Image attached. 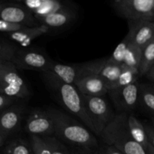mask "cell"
Wrapping results in <instances>:
<instances>
[{"label":"cell","instance_id":"obj_8","mask_svg":"<svg viewBox=\"0 0 154 154\" xmlns=\"http://www.w3.org/2000/svg\"><path fill=\"white\" fill-rule=\"evenodd\" d=\"M140 84L135 82L121 88L108 90L116 108L120 113H127L135 109L139 103Z\"/></svg>","mask_w":154,"mask_h":154},{"label":"cell","instance_id":"obj_38","mask_svg":"<svg viewBox=\"0 0 154 154\" xmlns=\"http://www.w3.org/2000/svg\"><path fill=\"white\" fill-rule=\"evenodd\" d=\"M151 87H152V88H153V90H154V84H153V85H151Z\"/></svg>","mask_w":154,"mask_h":154},{"label":"cell","instance_id":"obj_28","mask_svg":"<svg viewBox=\"0 0 154 154\" xmlns=\"http://www.w3.org/2000/svg\"><path fill=\"white\" fill-rule=\"evenodd\" d=\"M17 50L9 44L0 42V58L4 61L11 62L14 57Z\"/></svg>","mask_w":154,"mask_h":154},{"label":"cell","instance_id":"obj_14","mask_svg":"<svg viewBox=\"0 0 154 154\" xmlns=\"http://www.w3.org/2000/svg\"><path fill=\"white\" fill-rule=\"evenodd\" d=\"M74 85L81 95L85 96H104L108 92L105 81L93 75L79 77Z\"/></svg>","mask_w":154,"mask_h":154},{"label":"cell","instance_id":"obj_16","mask_svg":"<svg viewBox=\"0 0 154 154\" xmlns=\"http://www.w3.org/2000/svg\"><path fill=\"white\" fill-rule=\"evenodd\" d=\"M0 84L29 90L23 78L18 73L12 62H0Z\"/></svg>","mask_w":154,"mask_h":154},{"label":"cell","instance_id":"obj_10","mask_svg":"<svg viewBox=\"0 0 154 154\" xmlns=\"http://www.w3.org/2000/svg\"><path fill=\"white\" fill-rule=\"evenodd\" d=\"M26 129L31 135L52 136L54 135V123L47 110L33 109L26 119Z\"/></svg>","mask_w":154,"mask_h":154},{"label":"cell","instance_id":"obj_15","mask_svg":"<svg viewBox=\"0 0 154 154\" xmlns=\"http://www.w3.org/2000/svg\"><path fill=\"white\" fill-rule=\"evenodd\" d=\"M23 113V107L14 106L6 109L0 114V134L5 138L17 130Z\"/></svg>","mask_w":154,"mask_h":154},{"label":"cell","instance_id":"obj_26","mask_svg":"<svg viewBox=\"0 0 154 154\" xmlns=\"http://www.w3.org/2000/svg\"><path fill=\"white\" fill-rule=\"evenodd\" d=\"M42 138L49 146L51 154H70L66 144L55 136H45Z\"/></svg>","mask_w":154,"mask_h":154},{"label":"cell","instance_id":"obj_24","mask_svg":"<svg viewBox=\"0 0 154 154\" xmlns=\"http://www.w3.org/2000/svg\"><path fill=\"white\" fill-rule=\"evenodd\" d=\"M129 43H130V41H129V38L126 36L124 39L117 45V47L113 52L112 55L108 59V61L116 65H120V66L123 65L124 63L125 57H126V51H127Z\"/></svg>","mask_w":154,"mask_h":154},{"label":"cell","instance_id":"obj_21","mask_svg":"<svg viewBox=\"0 0 154 154\" xmlns=\"http://www.w3.org/2000/svg\"><path fill=\"white\" fill-rule=\"evenodd\" d=\"M142 57V49L132 43H129L125 57L123 66L139 71Z\"/></svg>","mask_w":154,"mask_h":154},{"label":"cell","instance_id":"obj_17","mask_svg":"<svg viewBox=\"0 0 154 154\" xmlns=\"http://www.w3.org/2000/svg\"><path fill=\"white\" fill-rule=\"evenodd\" d=\"M75 17V12L73 7L70 6L38 20V22L41 25L46 26L49 29H60L70 23Z\"/></svg>","mask_w":154,"mask_h":154},{"label":"cell","instance_id":"obj_40","mask_svg":"<svg viewBox=\"0 0 154 154\" xmlns=\"http://www.w3.org/2000/svg\"><path fill=\"white\" fill-rule=\"evenodd\" d=\"M1 5H2V3H1V2H0V6H1Z\"/></svg>","mask_w":154,"mask_h":154},{"label":"cell","instance_id":"obj_23","mask_svg":"<svg viewBox=\"0 0 154 154\" xmlns=\"http://www.w3.org/2000/svg\"><path fill=\"white\" fill-rule=\"evenodd\" d=\"M139 103L154 114V90L151 86L140 84Z\"/></svg>","mask_w":154,"mask_h":154},{"label":"cell","instance_id":"obj_30","mask_svg":"<svg viewBox=\"0 0 154 154\" xmlns=\"http://www.w3.org/2000/svg\"><path fill=\"white\" fill-rule=\"evenodd\" d=\"M17 100H19V99L8 97V96H5V95L0 94V110L2 109V108H6V107L11 105V104H13L14 102H16V101Z\"/></svg>","mask_w":154,"mask_h":154},{"label":"cell","instance_id":"obj_18","mask_svg":"<svg viewBox=\"0 0 154 154\" xmlns=\"http://www.w3.org/2000/svg\"><path fill=\"white\" fill-rule=\"evenodd\" d=\"M49 28L46 26L41 25L36 27H26L25 29L8 33V36L11 40L19 44L23 47H27L31 45L33 40L46 34Z\"/></svg>","mask_w":154,"mask_h":154},{"label":"cell","instance_id":"obj_31","mask_svg":"<svg viewBox=\"0 0 154 154\" xmlns=\"http://www.w3.org/2000/svg\"><path fill=\"white\" fill-rule=\"evenodd\" d=\"M144 127L146 129V133H147L149 144L154 147V127L148 124H144Z\"/></svg>","mask_w":154,"mask_h":154},{"label":"cell","instance_id":"obj_39","mask_svg":"<svg viewBox=\"0 0 154 154\" xmlns=\"http://www.w3.org/2000/svg\"><path fill=\"white\" fill-rule=\"evenodd\" d=\"M2 61H4V60H2L1 58H0V62H2Z\"/></svg>","mask_w":154,"mask_h":154},{"label":"cell","instance_id":"obj_33","mask_svg":"<svg viewBox=\"0 0 154 154\" xmlns=\"http://www.w3.org/2000/svg\"><path fill=\"white\" fill-rule=\"evenodd\" d=\"M147 78H148L149 80H150L151 81H153L154 84V65L153 66V67L150 69V70L149 71L148 73L146 75Z\"/></svg>","mask_w":154,"mask_h":154},{"label":"cell","instance_id":"obj_6","mask_svg":"<svg viewBox=\"0 0 154 154\" xmlns=\"http://www.w3.org/2000/svg\"><path fill=\"white\" fill-rule=\"evenodd\" d=\"M78 78L83 75H96L104 80L108 87L117 81L123 70V65L114 64L108 60L90 62L78 65Z\"/></svg>","mask_w":154,"mask_h":154},{"label":"cell","instance_id":"obj_13","mask_svg":"<svg viewBox=\"0 0 154 154\" xmlns=\"http://www.w3.org/2000/svg\"><path fill=\"white\" fill-rule=\"evenodd\" d=\"M18 3L26 8L38 20L72 6L70 3L60 0H25Z\"/></svg>","mask_w":154,"mask_h":154},{"label":"cell","instance_id":"obj_32","mask_svg":"<svg viewBox=\"0 0 154 154\" xmlns=\"http://www.w3.org/2000/svg\"><path fill=\"white\" fill-rule=\"evenodd\" d=\"M99 149H100L101 151L103 153V154H123L121 152H120L118 150H117L115 147L106 145V144H103L102 146H99Z\"/></svg>","mask_w":154,"mask_h":154},{"label":"cell","instance_id":"obj_29","mask_svg":"<svg viewBox=\"0 0 154 154\" xmlns=\"http://www.w3.org/2000/svg\"><path fill=\"white\" fill-rule=\"evenodd\" d=\"M27 26H25L20 25V24L11 23L6 22V21L0 20V32L6 33H11L14 32L19 31V30L23 29L26 28Z\"/></svg>","mask_w":154,"mask_h":154},{"label":"cell","instance_id":"obj_1","mask_svg":"<svg viewBox=\"0 0 154 154\" xmlns=\"http://www.w3.org/2000/svg\"><path fill=\"white\" fill-rule=\"evenodd\" d=\"M54 123L56 138L71 147L96 149L99 147L96 137L87 128L60 110H47Z\"/></svg>","mask_w":154,"mask_h":154},{"label":"cell","instance_id":"obj_9","mask_svg":"<svg viewBox=\"0 0 154 154\" xmlns=\"http://www.w3.org/2000/svg\"><path fill=\"white\" fill-rule=\"evenodd\" d=\"M0 20L27 27H36L41 26L40 23L35 17L32 13L19 3H2L0 6Z\"/></svg>","mask_w":154,"mask_h":154},{"label":"cell","instance_id":"obj_4","mask_svg":"<svg viewBox=\"0 0 154 154\" xmlns=\"http://www.w3.org/2000/svg\"><path fill=\"white\" fill-rule=\"evenodd\" d=\"M81 96L94 133L100 136L104 129L114 118L115 114L103 96Z\"/></svg>","mask_w":154,"mask_h":154},{"label":"cell","instance_id":"obj_7","mask_svg":"<svg viewBox=\"0 0 154 154\" xmlns=\"http://www.w3.org/2000/svg\"><path fill=\"white\" fill-rule=\"evenodd\" d=\"M11 62L18 69L35 70L42 73L48 70L53 60L37 50L23 49L17 51Z\"/></svg>","mask_w":154,"mask_h":154},{"label":"cell","instance_id":"obj_2","mask_svg":"<svg viewBox=\"0 0 154 154\" xmlns=\"http://www.w3.org/2000/svg\"><path fill=\"white\" fill-rule=\"evenodd\" d=\"M127 113L115 115L100 137L104 144L115 147L123 154H147V150L132 138L128 127Z\"/></svg>","mask_w":154,"mask_h":154},{"label":"cell","instance_id":"obj_35","mask_svg":"<svg viewBox=\"0 0 154 154\" xmlns=\"http://www.w3.org/2000/svg\"><path fill=\"white\" fill-rule=\"evenodd\" d=\"M4 141H5V138L1 135V134H0V146L2 145L3 143H4Z\"/></svg>","mask_w":154,"mask_h":154},{"label":"cell","instance_id":"obj_37","mask_svg":"<svg viewBox=\"0 0 154 154\" xmlns=\"http://www.w3.org/2000/svg\"><path fill=\"white\" fill-rule=\"evenodd\" d=\"M152 123H153V126L154 127V118H153V120H152Z\"/></svg>","mask_w":154,"mask_h":154},{"label":"cell","instance_id":"obj_20","mask_svg":"<svg viewBox=\"0 0 154 154\" xmlns=\"http://www.w3.org/2000/svg\"><path fill=\"white\" fill-rule=\"evenodd\" d=\"M139 76V71L137 69L128 68L123 65V70H122L118 79L115 83L108 87V90H111L121 88V87H124L134 84L138 81Z\"/></svg>","mask_w":154,"mask_h":154},{"label":"cell","instance_id":"obj_34","mask_svg":"<svg viewBox=\"0 0 154 154\" xmlns=\"http://www.w3.org/2000/svg\"><path fill=\"white\" fill-rule=\"evenodd\" d=\"M147 154H154V147H152L150 144H149L148 147H147Z\"/></svg>","mask_w":154,"mask_h":154},{"label":"cell","instance_id":"obj_27","mask_svg":"<svg viewBox=\"0 0 154 154\" xmlns=\"http://www.w3.org/2000/svg\"><path fill=\"white\" fill-rule=\"evenodd\" d=\"M29 144L33 154H51L49 146L42 136L31 135Z\"/></svg>","mask_w":154,"mask_h":154},{"label":"cell","instance_id":"obj_12","mask_svg":"<svg viewBox=\"0 0 154 154\" xmlns=\"http://www.w3.org/2000/svg\"><path fill=\"white\" fill-rule=\"evenodd\" d=\"M127 37L131 43L143 49L154 40V22L153 21H128Z\"/></svg>","mask_w":154,"mask_h":154},{"label":"cell","instance_id":"obj_36","mask_svg":"<svg viewBox=\"0 0 154 154\" xmlns=\"http://www.w3.org/2000/svg\"><path fill=\"white\" fill-rule=\"evenodd\" d=\"M97 154H103L102 151H101V150L99 149V147L97 148Z\"/></svg>","mask_w":154,"mask_h":154},{"label":"cell","instance_id":"obj_22","mask_svg":"<svg viewBox=\"0 0 154 154\" xmlns=\"http://www.w3.org/2000/svg\"><path fill=\"white\" fill-rule=\"evenodd\" d=\"M154 65V40L142 49L141 64L139 67L140 76L148 73Z\"/></svg>","mask_w":154,"mask_h":154},{"label":"cell","instance_id":"obj_5","mask_svg":"<svg viewBox=\"0 0 154 154\" xmlns=\"http://www.w3.org/2000/svg\"><path fill=\"white\" fill-rule=\"evenodd\" d=\"M111 5L119 16L128 21L154 22V0H114Z\"/></svg>","mask_w":154,"mask_h":154},{"label":"cell","instance_id":"obj_19","mask_svg":"<svg viewBox=\"0 0 154 154\" xmlns=\"http://www.w3.org/2000/svg\"><path fill=\"white\" fill-rule=\"evenodd\" d=\"M127 122L129 132L132 138L147 150L149 146V141L144 124H143L133 114L128 116Z\"/></svg>","mask_w":154,"mask_h":154},{"label":"cell","instance_id":"obj_11","mask_svg":"<svg viewBox=\"0 0 154 154\" xmlns=\"http://www.w3.org/2000/svg\"><path fill=\"white\" fill-rule=\"evenodd\" d=\"M78 66H69L53 61L48 70L42 72L46 84L48 83H62L74 85L78 78Z\"/></svg>","mask_w":154,"mask_h":154},{"label":"cell","instance_id":"obj_3","mask_svg":"<svg viewBox=\"0 0 154 154\" xmlns=\"http://www.w3.org/2000/svg\"><path fill=\"white\" fill-rule=\"evenodd\" d=\"M47 84L65 109L78 117L86 127L94 133V129L86 111L82 96L75 86L62 83H48Z\"/></svg>","mask_w":154,"mask_h":154},{"label":"cell","instance_id":"obj_25","mask_svg":"<svg viewBox=\"0 0 154 154\" xmlns=\"http://www.w3.org/2000/svg\"><path fill=\"white\" fill-rule=\"evenodd\" d=\"M6 154H33L29 144L21 139L11 142L5 149Z\"/></svg>","mask_w":154,"mask_h":154}]
</instances>
